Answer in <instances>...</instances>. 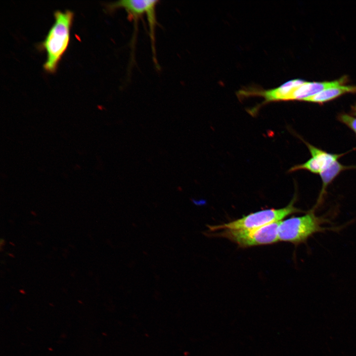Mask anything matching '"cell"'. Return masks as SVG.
Masks as SVG:
<instances>
[{"instance_id":"obj_1","label":"cell","mask_w":356,"mask_h":356,"mask_svg":"<svg viewBox=\"0 0 356 356\" xmlns=\"http://www.w3.org/2000/svg\"><path fill=\"white\" fill-rule=\"evenodd\" d=\"M54 22L44 41L39 47L46 53L44 64L45 72L52 74L56 72L58 64L66 51L70 39V30L74 19V13L66 10H56L54 13Z\"/></svg>"},{"instance_id":"obj_2","label":"cell","mask_w":356,"mask_h":356,"mask_svg":"<svg viewBox=\"0 0 356 356\" xmlns=\"http://www.w3.org/2000/svg\"><path fill=\"white\" fill-rule=\"evenodd\" d=\"M295 199L296 197H293L287 206L282 208L261 210L227 223L210 225L209 228L213 231L222 229H250L280 222L292 214L302 212L294 206Z\"/></svg>"},{"instance_id":"obj_3","label":"cell","mask_w":356,"mask_h":356,"mask_svg":"<svg viewBox=\"0 0 356 356\" xmlns=\"http://www.w3.org/2000/svg\"><path fill=\"white\" fill-rule=\"evenodd\" d=\"M322 222L312 211L282 221L278 229V240L294 244L304 242L312 234L325 230L321 226Z\"/></svg>"},{"instance_id":"obj_4","label":"cell","mask_w":356,"mask_h":356,"mask_svg":"<svg viewBox=\"0 0 356 356\" xmlns=\"http://www.w3.org/2000/svg\"><path fill=\"white\" fill-rule=\"evenodd\" d=\"M280 222L254 229H223L213 236L227 238L244 248L270 244L279 241L278 229Z\"/></svg>"},{"instance_id":"obj_5","label":"cell","mask_w":356,"mask_h":356,"mask_svg":"<svg viewBox=\"0 0 356 356\" xmlns=\"http://www.w3.org/2000/svg\"><path fill=\"white\" fill-rule=\"evenodd\" d=\"M312 157L304 163L295 165L291 168L289 172L305 170L314 174H319L324 169L330 166L335 161H337L341 155L331 154L322 150L305 142Z\"/></svg>"},{"instance_id":"obj_6","label":"cell","mask_w":356,"mask_h":356,"mask_svg":"<svg viewBox=\"0 0 356 356\" xmlns=\"http://www.w3.org/2000/svg\"><path fill=\"white\" fill-rule=\"evenodd\" d=\"M156 0H121L105 4V10L108 13L114 12L118 9H123L128 13L130 19H133L136 25L138 20L144 14H147L150 8L156 3Z\"/></svg>"},{"instance_id":"obj_7","label":"cell","mask_w":356,"mask_h":356,"mask_svg":"<svg viewBox=\"0 0 356 356\" xmlns=\"http://www.w3.org/2000/svg\"><path fill=\"white\" fill-rule=\"evenodd\" d=\"M346 79L322 82H307L295 86L288 93L286 101L303 100L329 88L342 85Z\"/></svg>"},{"instance_id":"obj_8","label":"cell","mask_w":356,"mask_h":356,"mask_svg":"<svg viewBox=\"0 0 356 356\" xmlns=\"http://www.w3.org/2000/svg\"><path fill=\"white\" fill-rule=\"evenodd\" d=\"M350 92H356V86L341 85L329 88L306 98L305 101L322 103Z\"/></svg>"},{"instance_id":"obj_9","label":"cell","mask_w":356,"mask_h":356,"mask_svg":"<svg viewBox=\"0 0 356 356\" xmlns=\"http://www.w3.org/2000/svg\"><path fill=\"white\" fill-rule=\"evenodd\" d=\"M349 168V167L342 165L337 160L319 174L322 180V188L318 200V203H319L322 199L326 190V188L329 184L331 183L341 172Z\"/></svg>"},{"instance_id":"obj_10","label":"cell","mask_w":356,"mask_h":356,"mask_svg":"<svg viewBox=\"0 0 356 356\" xmlns=\"http://www.w3.org/2000/svg\"><path fill=\"white\" fill-rule=\"evenodd\" d=\"M338 119L349 127L356 134V117L346 114H342L338 116Z\"/></svg>"},{"instance_id":"obj_11","label":"cell","mask_w":356,"mask_h":356,"mask_svg":"<svg viewBox=\"0 0 356 356\" xmlns=\"http://www.w3.org/2000/svg\"><path fill=\"white\" fill-rule=\"evenodd\" d=\"M352 114L356 116V104L352 107Z\"/></svg>"},{"instance_id":"obj_12","label":"cell","mask_w":356,"mask_h":356,"mask_svg":"<svg viewBox=\"0 0 356 356\" xmlns=\"http://www.w3.org/2000/svg\"><path fill=\"white\" fill-rule=\"evenodd\" d=\"M4 244H5V241H4V240L1 239L0 240V243L1 251H2V247L3 245H4Z\"/></svg>"},{"instance_id":"obj_13","label":"cell","mask_w":356,"mask_h":356,"mask_svg":"<svg viewBox=\"0 0 356 356\" xmlns=\"http://www.w3.org/2000/svg\"><path fill=\"white\" fill-rule=\"evenodd\" d=\"M19 291H20V292L21 293H22V294H25V291H24V290H23V289L20 290Z\"/></svg>"},{"instance_id":"obj_14","label":"cell","mask_w":356,"mask_h":356,"mask_svg":"<svg viewBox=\"0 0 356 356\" xmlns=\"http://www.w3.org/2000/svg\"><path fill=\"white\" fill-rule=\"evenodd\" d=\"M8 255L9 256H10V257H13V258L14 257V255H13L12 254L8 253Z\"/></svg>"},{"instance_id":"obj_15","label":"cell","mask_w":356,"mask_h":356,"mask_svg":"<svg viewBox=\"0 0 356 356\" xmlns=\"http://www.w3.org/2000/svg\"><path fill=\"white\" fill-rule=\"evenodd\" d=\"M31 213H32V215H33L34 216H36V214H35V213H34L33 212H31Z\"/></svg>"},{"instance_id":"obj_16","label":"cell","mask_w":356,"mask_h":356,"mask_svg":"<svg viewBox=\"0 0 356 356\" xmlns=\"http://www.w3.org/2000/svg\"><path fill=\"white\" fill-rule=\"evenodd\" d=\"M9 243H10L11 245H12V246H14V244L13 243H12L11 242H10Z\"/></svg>"}]
</instances>
